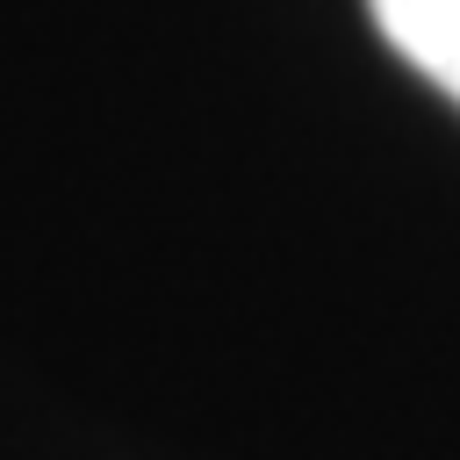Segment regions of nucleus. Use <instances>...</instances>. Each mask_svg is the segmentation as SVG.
Returning a JSON list of instances; mask_svg holds the SVG:
<instances>
[{"label": "nucleus", "instance_id": "obj_1", "mask_svg": "<svg viewBox=\"0 0 460 460\" xmlns=\"http://www.w3.org/2000/svg\"><path fill=\"white\" fill-rule=\"evenodd\" d=\"M381 43L460 101V0H367Z\"/></svg>", "mask_w": 460, "mask_h": 460}]
</instances>
